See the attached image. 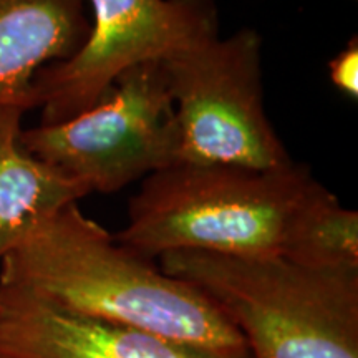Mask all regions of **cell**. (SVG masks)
<instances>
[{
  "mask_svg": "<svg viewBox=\"0 0 358 358\" xmlns=\"http://www.w3.org/2000/svg\"><path fill=\"white\" fill-rule=\"evenodd\" d=\"M0 287L219 358H250L208 295L116 243L78 203L40 219L8 250L0 261Z\"/></svg>",
  "mask_w": 358,
  "mask_h": 358,
  "instance_id": "1",
  "label": "cell"
},
{
  "mask_svg": "<svg viewBox=\"0 0 358 358\" xmlns=\"http://www.w3.org/2000/svg\"><path fill=\"white\" fill-rule=\"evenodd\" d=\"M315 185L294 161L274 169L176 163L145 178L128 226L113 237L151 261L174 250L280 256L290 219Z\"/></svg>",
  "mask_w": 358,
  "mask_h": 358,
  "instance_id": "2",
  "label": "cell"
},
{
  "mask_svg": "<svg viewBox=\"0 0 358 358\" xmlns=\"http://www.w3.org/2000/svg\"><path fill=\"white\" fill-rule=\"evenodd\" d=\"M158 266L208 295L250 358H358V271L199 250L166 252Z\"/></svg>",
  "mask_w": 358,
  "mask_h": 358,
  "instance_id": "3",
  "label": "cell"
},
{
  "mask_svg": "<svg viewBox=\"0 0 358 358\" xmlns=\"http://www.w3.org/2000/svg\"><path fill=\"white\" fill-rule=\"evenodd\" d=\"M178 163L274 169L292 163L264 106L262 37L241 29L164 58Z\"/></svg>",
  "mask_w": 358,
  "mask_h": 358,
  "instance_id": "4",
  "label": "cell"
},
{
  "mask_svg": "<svg viewBox=\"0 0 358 358\" xmlns=\"http://www.w3.org/2000/svg\"><path fill=\"white\" fill-rule=\"evenodd\" d=\"M29 155L110 194L178 163V128L163 60L123 71L96 105L66 122L22 129Z\"/></svg>",
  "mask_w": 358,
  "mask_h": 358,
  "instance_id": "5",
  "label": "cell"
},
{
  "mask_svg": "<svg viewBox=\"0 0 358 358\" xmlns=\"http://www.w3.org/2000/svg\"><path fill=\"white\" fill-rule=\"evenodd\" d=\"M88 6L92 30L82 50L34 78L30 110L42 111V127L92 108L131 66L219 35L214 0H88Z\"/></svg>",
  "mask_w": 358,
  "mask_h": 358,
  "instance_id": "6",
  "label": "cell"
},
{
  "mask_svg": "<svg viewBox=\"0 0 358 358\" xmlns=\"http://www.w3.org/2000/svg\"><path fill=\"white\" fill-rule=\"evenodd\" d=\"M0 358H219L0 287Z\"/></svg>",
  "mask_w": 358,
  "mask_h": 358,
  "instance_id": "7",
  "label": "cell"
},
{
  "mask_svg": "<svg viewBox=\"0 0 358 358\" xmlns=\"http://www.w3.org/2000/svg\"><path fill=\"white\" fill-rule=\"evenodd\" d=\"M90 30L88 0H0V105L29 111L38 71L77 55Z\"/></svg>",
  "mask_w": 358,
  "mask_h": 358,
  "instance_id": "8",
  "label": "cell"
},
{
  "mask_svg": "<svg viewBox=\"0 0 358 358\" xmlns=\"http://www.w3.org/2000/svg\"><path fill=\"white\" fill-rule=\"evenodd\" d=\"M24 113L22 106L0 105V261L40 219L92 194L22 148Z\"/></svg>",
  "mask_w": 358,
  "mask_h": 358,
  "instance_id": "9",
  "label": "cell"
},
{
  "mask_svg": "<svg viewBox=\"0 0 358 358\" xmlns=\"http://www.w3.org/2000/svg\"><path fill=\"white\" fill-rule=\"evenodd\" d=\"M280 257L319 271H358V213L317 181L290 219Z\"/></svg>",
  "mask_w": 358,
  "mask_h": 358,
  "instance_id": "10",
  "label": "cell"
},
{
  "mask_svg": "<svg viewBox=\"0 0 358 358\" xmlns=\"http://www.w3.org/2000/svg\"><path fill=\"white\" fill-rule=\"evenodd\" d=\"M329 75L334 87L348 98H358V38L353 37L332 60L329 62Z\"/></svg>",
  "mask_w": 358,
  "mask_h": 358,
  "instance_id": "11",
  "label": "cell"
}]
</instances>
